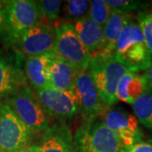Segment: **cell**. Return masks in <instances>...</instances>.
<instances>
[{
    "instance_id": "1",
    "label": "cell",
    "mask_w": 152,
    "mask_h": 152,
    "mask_svg": "<svg viewBox=\"0 0 152 152\" xmlns=\"http://www.w3.org/2000/svg\"><path fill=\"white\" fill-rule=\"evenodd\" d=\"M111 55L130 72L140 73L151 64L152 54L137 22L132 18L123 29Z\"/></svg>"
},
{
    "instance_id": "2",
    "label": "cell",
    "mask_w": 152,
    "mask_h": 152,
    "mask_svg": "<svg viewBox=\"0 0 152 152\" xmlns=\"http://www.w3.org/2000/svg\"><path fill=\"white\" fill-rule=\"evenodd\" d=\"M87 70L92 77L102 102L107 107L114 105L118 102L116 97L118 85L129 70L112 55L104 52L91 54Z\"/></svg>"
},
{
    "instance_id": "3",
    "label": "cell",
    "mask_w": 152,
    "mask_h": 152,
    "mask_svg": "<svg viewBox=\"0 0 152 152\" xmlns=\"http://www.w3.org/2000/svg\"><path fill=\"white\" fill-rule=\"evenodd\" d=\"M4 101L33 133H42L50 126L49 115L27 83L18 87Z\"/></svg>"
},
{
    "instance_id": "4",
    "label": "cell",
    "mask_w": 152,
    "mask_h": 152,
    "mask_svg": "<svg viewBox=\"0 0 152 152\" xmlns=\"http://www.w3.org/2000/svg\"><path fill=\"white\" fill-rule=\"evenodd\" d=\"M76 152H121L123 145L102 121L84 123L73 138Z\"/></svg>"
},
{
    "instance_id": "5",
    "label": "cell",
    "mask_w": 152,
    "mask_h": 152,
    "mask_svg": "<svg viewBox=\"0 0 152 152\" xmlns=\"http://www.w3.org/2000/svg\"><path fill=\"white\" fill-rule=\"evenodd\" d=\"M6 12L5 43L15 45L22 35L41 22L42 15L37 1L12 0L4 2Z\"/></svg>"
},
{
    "instance_id": "6",
    "label": "cell",
    "mask_w": 152,
    "mask_h": 152,
    "mask_svg": "<svg viewBox=\"0 0 152 152\" xmlns=\"http://www.w3.org/2000/svg\"><path fill=\"white\" fill-rule=\"evenodd\" d=\"M33 133L5 101H0V151L18 152L31 145Z\"/></svg>"
},
{
    "instance_id": "7",
    "label": "cell",
    "mask_w": 152,
    "mask_h": 152,
    "mask_svg": "<svg viewBox=\"0 0 152 152\" xmlns=\"http://www.w3.org/2000/svg\"><path fill=\"white\" fill-rule=\"evenodd\" d=\"M55 55L79 71L87 69L91 54L83 46L71 22L58 24L54 28Z\"/></svg>"
},
{
    "instance_id": "8",
    "label": "cell",
    "mask_w": 152,
    "mask_h": 152,
    "mask_svg": "<svg viewBox=\"0 0 152 152\" xmlns=\"http://www.w3.org/2000/svg\"><path fill=\"white\" fill-rule=\"evenodd\" d=\"M36 96L49 117L62 123L79 113V102L74 90L59 91L50 86L36 91Z\"/></svg>"
},
{
    "instance_id": "9",
    "label": "cell",
    "mask_w": 152,
    "mask_h": 152,
    "mask_svg": "<svg viewBox=\"0 0 152 152\" xmlns=\"http://www.w3.org/2000/svg\"><path fill=\"white\" fill-rule=\"evenodd\" d=\"M74 91L79 102V113L84 118L85 123L96 120L100 114L103 113L106 105L99 96L92 77L87 69L78 74Z\"/></svg>"
},
{
    "instance_id": "10",
    "label": "cell",
    "mask_w": 152,
    "mask_h": 152,
    "mask_svg": "<svg viewBox=\"0 0 152 152\" xmlns=\"http://www.w3.org/2000/svg\"><path fill=\"white\" fill-rule=\"evenodd\" d=\"M103 118L102 122L113 132L124 147L143 140V133L134 115L122 109H110L104 113Z\"/></svg>"
},
{
    "instance_id": "11",
    "label": "cell",
    "mask_w": 152,
    "mask_h": 152,
    "mask_svg": "<svg viewBox=\"0 0 152 152\" xmlns=\"http://www.w3.org/2000/svg\"><path fill=\"white\" fill-rule=\"evenodd\" d=\"M15 45L26 58L53 53L54 28L39 22L24 33Z\"/></svg>"
},
{
    "instance_id": "12",
    "label": "cell",
    "mask_w": 152,
    "mask_h": 152,
    "mask_svg": "<svg viewBox=\"0 0 152 152\" xmlns=\"http://www.w3.org/2000/svg\"><path fill=\"white\" fill-rule=\"evenodd\" d=\"M38 146L40 152H76L70 129L63 123L44 130Z\"/></svg>"
},
{
    "instance_id": "13",
    "label": "cell",
    "mask_w": 152,
    "mask_h": 152,
    "mask_svg": "<svg viewBox=\"0 0 152 152\" xmlns=\"http://www.w3.org/2000/svg\"><path fill=\"white\" fill-rule=\"evenodd\" d=\"M55 57L53 52L26 58L25 63L26 76L36 91L50 87V66Z\"/></svg>"
},
{
    "instance_id": "14",
    "label": "cell",
    "mask_w": 152,
    "mask_h": 152,
    "mask_svg": "<svg viewBox=\"0 0 152 152\" xmlns=\"http://www.w3.org/2000/svg\"><path fill=\"white\" fill-rule=\"evenodd\" d=\"M72 25L78 38L91 54L103 50V28L96 24L88 15L74 21Z\"/></svg>"
},
{
    "instance_id": "15",
    "label": "cell",
    "mask_w": 152,
    "mask_h": 152,
    "mask_svg": "<svg viewBox=\"0 0 152 152\" xmlns=\"http://www.w3.org/2000/svg\"><path fill=\"white\" fill-rule=\"evenodd\" d=\"M148 89L150 88L144 74L128 71L118 85L116 97L118 101L132 105Z\"/></svg>"
},
{
    "instance_id": "16",
    "label": "cell",
    "mask_w": 152,
    "mask_h": 152,
    "mask_svg": "<svg viewBox=\"0 0 152 152\" xmlns=\"http://www.w3.org/2000/svg\"><path fill=\"white\" fill-rule=\"evenodd\" d=\"M26 83V78L22 71L0 52V101Z\"/></svg>"
},
{
    "instance_id": "17",
    "label": "cell",
    "mask_w": 152,
    "mask_h": 152,
    "mask_svg": "<svg viewBox=\"0 0 152 152\" xmlns=\"http://www.w3.org/2000/svg\"><path fill=\"white\" fill-rule=\"evenodd\" d=\"M80 72L74 66L56 56L50 66V86L59 91H73L76 77Z\"/></svg>"
},
{
    "instance_id": "18",
    "label": "cell",
    "mask_w": 152,
    "mask_h": 152,
    "mask_svg": "<svg viewBox=\"0 0 152 152\" xmlns=\"http://www.w3.org/2000/svg\"><path fill=\"white\" fill-rule=\"evenodd\" d=\"M131 19L129 14H124L118 12H113L108 20L103 27L105 44L102 52L111 54L115 48V44L121 35L123 29Z\"/></svg>"
},
{
    "instance_id": "19",
    "label": "cell",
    "mask_w": 152,
    "mask_h": 152,
    "mask_svg": "<svg viewBox=\"0 0 152 152\" xmlns=\"http://www.w3.org/2000/svg\"><path fill=\"white\" fill-rule=\"evenodd\" d=\"M139 124L152 132V90L148 89L132 104Z\"/></svg>"
},
{
    "instance_id": "20",
    "label": "cell",
    "mask_w": 152,
    "mask_h": 152,
    "mask_svg": "<svg viewBox=\"0 0 152 152\" xmlns=\"http://www.w3.org/2000/svg\"><path fill=\"white\" fill-rule=\"evenodd\" d=\"M105 3L113 12L129 14L131 12L145 10L150 6V3L135 0H107Z\"/></svg>"
},
{
    "instance_id": "21",
    "label": "cell",
    "mask_w": 152,
    "mask_h": 152,
    "mask_svg": "<svg viewBox=\"0 0 152 152\" xmlns=\"http://www.w3.org/2000/svg\"><path fill=\"white\" fill-rule=\"evenodd\" d=\"M112 14V10L108 5L102 0H93L91 1V7L88 16L93 21L101 27H104L107 24L109 17Z\"/></svg>"
},
{
    "instance_id": "22",
    "label": "cell",
    "mask_w": 152,
    "mask_h": 152,
    "mask_svg": "<svg viewBox=\"0 0 152 152\" xmlns=\"http://www.w3.org/2000/svg\"><path fill=\"white\" fill-rule=\"evenodd\" d=\"M137 24L141 31L147 48L152 54V10H145L139 12Z\"/></svg>"
},
{
    "instance_id": "23",
    "label": "cell",
    "mask_w": 152,
    "mask_h": 152,
    "mask_svg": "<svg viewBox=\"0 0 152 152\" xmlns=\"http://www.w3.org/2000/svg\"><path fill=\"white\" fill-rule=\"evenodd\" d=\"M91 7L89 0H70L65 5V15L68 19L76 21L87 16Z\"/></svg>"
},
{
    "instance_id": "24",
    "label": "cell",
    "mask_w": 152,
    "mask_h": 152,
    "mask_svg": "<svg viewBox=\"0 0 152 152\" xmlns=\"http://www.w3.org/2000/svg\"><path fill=\"white\" fill-rule=\"evenodd\" d=\"M40 10L42 15V18L45 17L50 22L56 20L60 13L62 5V1L60 0H42L37 1Z\"/></svg>"
},
{
    "instance_id": "25",
    "label": "cell",
    "mask_w": 152,
    "mask_h": 152,
    "mask_svg": "<svg viewBox=\"0 0 152 152\" xmlns=\"http://www.w3.org/2000/svg\"><path fill=\"white\" fill-rule=\"evenodd\" d=\"M121 152H152V140H141L124 147Z\"/></svg>"
},
{
    "instance_id": "26",
    "label": "cell",
    "mask_w": 152,
    "mask_h": 152,
    "mask_svg": "<svg viewBox=\"0 0 152 152\" xmlns=\"http://www.w3.org/2000/svg\"><path fill=\"white\" fill-rule=\"evenodd\" d=\"M6 12L4 7V2H0V40L6 41Z\"/></svg>"
},
{
    "instance_id": "27",
    "label": "cell",
    "mask_w": 152,
    "mask_h": 152,
    "mask_svg": "<svg viewBox=\"0 0 152 152\" xmlns=\"http://www.w3.org/2000/svg\"><path fill=\"white\" fill-rule=\"evenodd\" d=\"M144 75L145 77V80H146L147 84H148V86H149L150 89L152 90V63L150 65V67L147 69V70L145 71Z\"/></svg>"
},
{
    "instance_id": "28",
    "label": "cell",
    "mask_w": 152,
    "mask_h": 152,
    "mask_svg": "<svg viewBox=\"0 0 152 152\" xmlns=\"http://www.w3.org/2000/svg\"><path fill=\"white\" fill-rule=\"evenodd\" d=\"M18 152H40V148L38 145H31Z\"/></svg>"
},
{
    "instance_id": "29",
    "label": "cell",
    "mask_w": 152,
    "mask_h": 152,
    "mask_svg": "<svg viewBox=\"0 0 152 152\" xmlns=\"http://www.w3.org/2000/svg\"><path fill=\"white\" fill-rule=\"evenodd\" d=\"M0 152H3V151H0Z\"/></svg>"
}]
</instances>
